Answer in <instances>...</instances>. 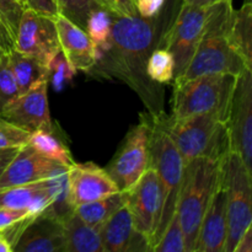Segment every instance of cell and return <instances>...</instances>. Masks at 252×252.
<instances>
[{"label":"cell","instance_id":"6da1fadb","mask_svg":"<svg viewBox=\"0 0 252 252\" xmlns=\"http://www.w3.org/2000/svg\"><path fill=\"white\" fill-rule=\"evenodd\" d=\"M159 15L155 17L113 16L110 47L100 51V57L88 74L112 75L129 85L139 95L152 117L165 115L164 90L147 74L150 53L159 43Z\"/></svg>","mask_w":252,"mask_h":252},{"label":"cell","instance_id":"7a4b0ae2","mask_svg":"<svg viewBox=\"0 0 252 252\" xmlns=\"http://www.w3.org/2000/svg\"><path fill=\"white\" fill-rule=\"evenodd\" d=\"M221 171V161L197 158L185 164L176 213L185 234L186 252L196 251L202 219L214 193Z\"/></svg>","mask_w":252,"mask_h":252},{"label":"cell","instance_id":"3957f363","mask_svg":"<svg viewBox=\"0 0 252 252\" xmlns=\"http://www.w3.org/2000/svg\"><path fill=\"white\" fill-rule=\"evenodd\" d=\"M161 123L185 164L197 158L223 161L230 152L225 121L216 113L189 116L181 120L162 116Z\"/></svg>","mask_w":252,"mask_h":252},{"label":"cell","instance_id":"277c9868","mask_svg":"<svg viewBox=\"0 0 252 252\" xmlns=\"http://www.w3.org/2000/svg\"><path fill=\"white\" fill-rule=\"evenodd\" d=\"M238 76L230 74L202 75L174 84L172 120L216 113L226 121Z\"/></svg>","mask_w":252,"mask_h":252},{"label":"cell","instance_id":"5b68a950","mask_svg":"<svg viewBox=\"0 0 252 252\" xmlns=\"http://www.w3.org/2000/svg\"><path fill=\"white\" fill-rule=\"evenodd\" d=\"M161 116L152 117L150 130V161L149 166L157 171L162 193V207L159 224L153 239V248L159 241L169 221L176 213L177 199L181 189L185 162L175 147L171 138L167 135L161 123ZM152 248V251H153Z\"/></svg>","mask_w":252,"mask_h":252},{"label":"cell","instance_id":"8992f818","mask_svg":"<svg viewBox=\"0 0 252 252\" xmlns=\"http://www.w3.org/2000/svg\"><path fill=\"white\" fill-rule=\"evenodd\" d=\"M221 184L225 189L228 218L224 252H234L239 239L252 226V172L238 153L229 152L221 161Z\"/></svg>","mask_w":252,"mask_h":252},{"label":"cell","instance_id":"52a82bcc","mask_svg":"<svg viewBox=\"0 0 252 252\" xmlns=\"http://www.w3.org/2000/svg\"><path fill=\"white\" fill-rule=\"evenodd\" d=\"M249 68L252 69L246 59L231 46L226 34L204 32L186 69L174 79V84L202 75L230 74L239 76Z\"/></svg>","mask_w":252,"mask_h":252},{"label":"cell","instance_id":"ba28073f","mask_svg":"<svg viewBox=\"0 0 252 252\" xmlns=\"http://www.w3.org/2000/svg\"><path fill=\"white\" fill-rule=\"evenodd\" d=\"M150 130L152 122L143 118L128 132L125 142L106 167L120 192H129L149 167Z\"/></svg>","mask_w":252,"mask_h":252},{"label":"cell","instance_id":"9c48e42d","mask_svg":"<svg viewBox=\"0 0 252 252\" xmlns=\"http://www.w3.org/2000/svg\"><path fill=\"white\" fill-rule=\"evenodd\" d=\"M207 16L208 6L182 2L174 22L164 33V48L170 52L175 62L174 79L181 75L194 54L203 37Z\"/></svg>","mask_w":252,"mask_h":252},{"label":"cell","instance_id":"30bf717a","mask_svg":"<svg viewBox=\"0 0 252 252\" xmlns=\"http://www.w3.org/2000/svg\"><path fill=\"white\" fill-rule=\"evenodd\" d=\"M230 152L243 158L252 172V69H245L236 79L233 98L225 121Z\"/></svg>","mask_w":252,"mask_h":252},{"label":"cell","instance_id":"8fae6325","mask_svg":"<svg viewBox=\"0 0 252 252\" xmlns=\"http://www.w3.org/2000/svg\"><path fill=\"white\" fill-rule=\"evenodd\" d=\"M14 49L34 57L48 66L61 51L54 17L26 7L17 25Z\"/></svg>","mask_w":252,"mask_h":252},{"label":"cell","instance_id":"7c38bea8","mask_svg":"<svg viewBox=\"0 0 252 252\" xmlns=\"http://www.w3.org/2000/svg\"><path fill=\"white\" fill-rule=\"evenodd\" d=\"M127 204L135 229L147 239L152 250L162 207L161 186L157 171L153 167H148L135 186L127 192Z\"/></svg>","mask_w":252,"mask_h":252},{"label":"cell","instance_id":"4fadbf2b","mask_svg":"<svg viewBox=\"0 0 252 252\" xmlns=\"http://www.w3.org/2000/svg\"><path fill=\"white\" fill-rule=\"evenodd\" d=\"M48 84V81L36 84L7 102L0 110L2 117L30 133L34 130L53 132L47 94Z\"/></svg>","mask_w":252,"mask_h":252},{"label":"cell","instance_id":"5bb4252c","mask_svg":"<svg viewBox=\"0 0 252 252\" xmlns=\"http://www.w3.org/2000/svg\"><path fill=\"white\" fill-rule=\"evenodd\" d=\"M69 193L73 207L96 199L105 198L120 192L106 169L93 162L79 164L74 161L69 166Z\"/></svg>","mask_w":252,"mask_h":252},{"label":"cell","instance_id":"9a60e30c","mask_svg":"<svg viewBox=\"0 0 252 252\" xmlns=\"http://www.w3.org/2000/svg\"><path fill=\"white\" fill-rule=\"evenodd\" d=\"M14 252H64L63 221L49 214L32 217L12 246Z\"/></svg>","mask_w":252,"mask_h":252},{"label":"cell","instance_id":"2e32d148","mask_svg":"<svg viewBox=\"0 0 252 252\" xmlns=\"http://www.w3.org/2000/svg\"><path fill=\"white\" fill-rule=\"evenodd\" d=\"M228 238L226 196L221 184V171L214 193L202 219L194 252H224Z\"/></svg>","mask_w":252,"mask_h":252},{"label":"cell","instance_id":"e0dca14e","mask_svg":"<svg viewBox=\"0 0 252 252\" xmlns=\"http://www.w3.org/2000/svg\"><path fill=\"white\" fill-rule=\"evenodd\" d=\"M103 252L152 251L147 239L134 226L127 202L101 225Z\"/></svg>","mask_w":252,"mask_h":252},{"label":"cell","instance_id":"ac0fdd59","mask_svg":"<svg viewBox=\"0 0 252 252\" xmlns=\"http://www.w3.org/2000/svg\"><path fill=\"white\" fill-rule=\"evenodd\" d=\"M54 21L58 31L61 51L76 70L89 73L100 57V49L93 43L85 30L63 15H57Z\"/></svg>","mask_w":252,"mask_h":252},{"label":"cell","instance_id":"d6986e66","mask_svg":"<svg viewBox=\"0 0 252 252\" xmlns=\"http://www.w3.org/2000/svg\"><path fill=\"white\" fill-rule=\"evenodd\" d=\"M56 164L42 157L27 143L20 147L14 159L0 175V189L46 180Z\"/></svg>","mask_w":252,"mask_h":252},{"label":"cell","instance_id":"ffe728a7","mask_svg":"<svg viewBox=\"0 0 252 252\" xmlns=\"http://www.w3.org/2000/svg\"><path fill=\"white\" fill-rule=\"evenodd\" d=\"M51 206L44 180L34 184L0 189V208L26 209L32 217L39 216Z\"/></svg>","mask_w":252,"mask_h":252},{"label":"cell","instance_id":"44dd1931","mask_svg":"<svg viewBox=\"0 0 252 252\" xmlns=\"http://www.w3.org/2000/svg\"><path fill=\"white\" fill-rule=\"evenodd\" d=\"M64 252H103L100 226H93L71 213L63 220Z\"/></svg>","mask_w":252,"mask_h":252},{"label":"cell","instance_id":"7402d4cb","mask_svg":"<svg viewBox=\"0 0 252 252\" xmlns=\"http://www.w3.org/2000/svg\"><path fill=\"white\" fill-rule=\"evenodd\" d=\"M68 172V166L56 164L49 176L44 180V185L51 198V206L43 213L49 214L62 221L74 212L69 193Z\"/></svg>","mask_w":252,"mask_h":252},{"label":"cell","instance_id":"603a6c76","mask_svg":"<svg viewBox=\"0 0 252 252\" xmlns=\"http://www.w3.org/2000/svg\"><path fill=\"white\" fill-rule=\"evenodd\" d=\"M20 94L25 93L36 84L48 81V66L36 59L12 48L7 53Z\"/></svg>","mask_w":252,"mask_h":252},{"label":"cell","instance_id":"cb8c5ba5","mask_svg":"<svg viewBox=\"0 0 252 252\" xmlns=\"http://www.w3.org/2000/svg\"><path fill=\"white\" fill-rule=\"evenodd\" d=\"M231 46L252 65V4L246 1L239 10H234L228 32Z\"/></svg>","mask_w":252,"mask_h":252},{"label":"cell","instance_id":"d4e9b609","mask_svg":"<svg viewBox=\"0 0 252 252\" xmlns=\"http://www.w3.org/2000/svg\"><path fill=\"white\" fill-rule=\"evenodd\" d=\"M126 202H127V193L118 192L105 198L79 204L74 208V213L85 223L101 228V225Z\"/></svg>","mask_w":252,"mask_h":252},{"label":"cell","instance_id":"484cf974","mask_svg":"<svg viewBox=\"0 0 252 252\" xmlns=\"http://www.w3.org/2000/svg\"><path fill=\"white\" fill-rule=\"evenodd\" d=\"M29 144L36 150L37 153L51 161L57 164L70 166L74 162L71 153L68 148L53 134V132L47 130H34L31 133L29 139Z\"/></svg>","mask_w":252,"mask_h":252},{"label":"cell","instance_id":"4316f807","mask_svg":"<svg viewBox=\"0 0 252 252\" xmlns=\"http://www.w3.org/2000/svg\"><path fill=\"white\" fill-rule=\"evenodd\" d=\"M112 17L113 15L110 11L97 5L91 10L86 19L84 30L100 51H106L110 47Z\"/></svg>","mask_w":252,"mask_h":252},{"label":"cell","instance_id":"83f0119b","mask_svg":"<svg viewBox=\"0 0 252 252\" xmlns=\"http://www.w3.org/2000/svg\"><path fill=\"white\" fill-rule=\"evenodd\" d=\"M147 74L150 80L159 85L174 80L175 62L167 49L157 47L150 53L147 63Z\"/></svg>","mask_w":252,"mask_h":252},{"label":"cell","instance_id":"f1b7e54d","mask_svg":"<svg viewBox=\"0 0 252 252\" xmlns=\"http://www.w3.org/2000/svg\"><path fill=\"white\" fill-rule=\"evenodd\" d=\"M154 252H186L185 234L180 225L177 213L172 217L159 241L153 248Z\"/></svg>","mask_w":252,"mask_h":252},{"label":"cell","instance_id":"f546056e","mask_svg":"<svg viewBox=\"0 0 252 252\" xmlns=\"http://www.w3.org/2000/svg\"><path fill=\"white\" fill-rule=\"evenodd\" d=\"M76 69L65 58L63 52L59 51L48 65V83L56 91H62L71 83L76 75Z\"/></svg>","mask_w":252,"mask_h":252},{"label":"cell","instance_id":"4dcf8cb0","mask_svg":"<svg viewBox=\"0 0 252 252\" xmlns=\"http://www.w3.org/2000/svg\"><path fill=\"white\" fill-rule=\"evenodd\" d=\"M59 15H63L81 29H85L86 19L95 6L96 0H54Z\"/></svg>","mask_w":252,"mask_h":252},{"label":"cell","instance_id":"1f68e13d","mask_svg":"<svg viewBox=\"0 0 252 252\" xmlns=\"http://www.w3.org/2000/svg\"><path fill=\"white\" fill-rule=\"evenodd\" d=\"M20 95L19 86L9 63V57L5 54L0 59V110Z\"/></svg>","mask_w":252,"mask_h":252},{"label":"cell","instance_id":"d6a6232c","mask_svg":"<svg viewBox=\"0 0 252 252\" xmlns=\"http://www.w3.org/2000/svg\"><path fill=\"white\" fill-rule=\"evenodd\" d=\"M31 133L5 120L0 113V149L22 147L27 144Z\"/></svg>","mask_w":252,"mask_h":252},{"label":"cell","instance_id":"836d02e7","mask_svg":"<svg viewBox=\"0 0 252 252\" xmlns=\"http://www.w3.org/2000/svg\"><path fill=\"white\" fill-rule=\"evenodd\" d=\"M24 10L17 0H0V24L12 42L15 41L17 25Z\"/></svg>","mask_w":252,"mask_h":252},{"label":"cell","instance_id":"e575fe53","mask_svg":"<svg viewBox=\"0 0 252 252\" xmlns=\"http://www.w3.org/2000/svg\"><path fill=\"white\" fill-rule=\"evenodd\" d=\"M97 5L110 11L113 16L138 15L135 0H96Z\"/></svg>","mask_w":252,"mask_h":252},{"label":"cell","instance_id":"d590c367","mask_svg":"<svg viewBox=\"0 0 252 252\" xmlns=\"http://www.w3.org/2000/svg\"><path fill=\"white\" fill-rule=\"evenodd\" d=\"M32 217L26 209L0 208V233L7 230L15 224L20 223L24 219Z\"/></svg>","mask_w":252,"mask_h":252},{"label":"cell","instance_id":"8d00e7d4","mask_svg":"<svg viewBox=\"0 0 252 252\" xmlns=\"http://www.w3.org/2000/svg\"><path fill=\"white\" fill-rule=\"evenodd\" d=\"M165 0H135L137 11L143 17H155L160 14Z\"/></svg>","mask_w":252,"mask_h":252},{"label":"cell","instance_id":"74e56055","mask_svg":"<svg viewBox=\"0 0 252 252\" xmlns=\"http://www.w3.org/2000/svg\"><path fill=\"white\" fill-rule=\"evenodd\" d=\"M26 7L47 15V16L56 17L58 15L54 0H26Z\"/></svg>","mask_w":252,"mask_h":252},{"label":"cell","instance_id":"f35d334b","mask_svg":"<svg viewBox=\"0 0 252 252\" xmlns=\"http://www.w3.org/2000/svg\"><path fill=\"white\" fill-rule=\"evenodd\" d=\"M234 252H252V226H250L239 239Z\"/></svg>","mask_w":252,"mask_h":252},{"label":"cell","instance_id":"ab89813d","mask_svg":"<svg viewBox=\"0 0 252 252\" xmlns=\"http://www.w3.org/2000/svg\"><path fill=\"white\" fill-rule=\"evenodd\" d=\"M12 48H14V42H12V39L9 37L7 32L5 31L2 25L0 24V59H1L5 54L9 53Z\"/></svg>","mask_w":252,"mask_h":252},{"label":"cell","instance_id":"60d3db41","mask_svg":"<svg viewBox=\"0 0 252 252\" xmlns=\"http://www.w3.org/2000/svg\"><path fill=\"white\" fill-rule=\"evenodd\" d=\"M20 147L16 148H7V149H0V175L2 174L7 165L10 164L16 153L19 152Z\"/></svg>","mask_w":252,"mask_h":252},{"label":"cell","instance_id":"b9f144b4","mask_svg":"<svg viewBox=\"0 0 252 252\" xmlns=\"http://www.w3.org/2000/svg\"><path fill=\"white\" fill-rule=\"evenodd\" d=\"M219 0H182V2L189 5H197V6H208V5L214 4Z\"/></svg>","mask_w":252,"mask_h":252},{"label":"cell","instance_id":"7bdbcfd3","mask_svg":"<svg viewBox=\"0 0 252 252\" xmlns=\"http://www.w3.org/2000/svg\"><path fill=\"white\" fill-rule=\"evenodd\" d=\"M0 252H12V246L4 236L0 238Z\"/></svg>","mask_w":252,"mask_h":252},{"label":"cell","instance_id":"ee69618b","mask_svg":"<svg viewBox=\"0 0 252 252\" xmlns=\"http://www.w3.org/2000/svg\"><path fill=\"white\" fill-rule=\"evenodd\" d=\"M17 1L21 4V6L24 7V9H26V0H17Z\"/></svg>","mask_w":252,"mask_h":252},{"label":"cell","instance_id":"f6af8a7d","mask_svg":"<svg viewBox=\"0 0 252 252\" xmlns=\"http://www.w3.org/2000/svg\"><path fill=\"white\" fill-rule=\"evenodd\" d=\"M1 236H2V234H1V233H0V238H1Z\"/></svg>","mask_w":252,"mask_h":252}]
</instances>
